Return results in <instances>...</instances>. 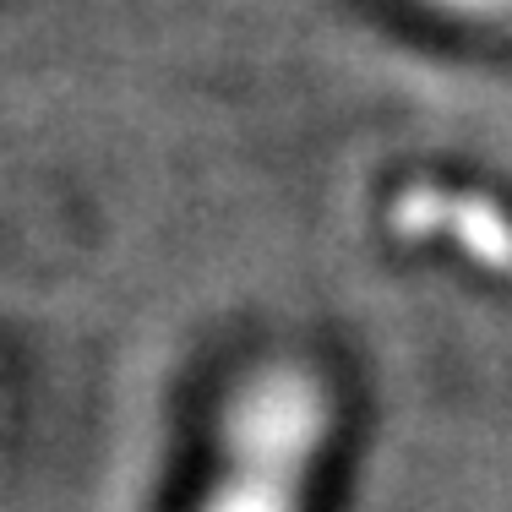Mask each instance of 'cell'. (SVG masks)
<instances>
[{"instance_id":"obj_2","label":"cell","mask_w":512,"mask_h":512,"mask_svg":"<svg viewBox=\"0 0 512 512\" xmlns=\"http://www.w3.org/2000/svg\"><path fill=\"white\" fill-rule=\"evenodd\" d=\"M420 229H453L463 240V251L480 256L491 267L512 262V218H502L491 202H474V197H436V191H420Z\"/></svg>"},{"instance_id":"obj_1","label":"cell","mask_w":512,"mask_h":512,"mask_svg":"<svg viewBox=\"0 0 512 512\" xmlns=\"http://www.w3.org/2000/svg\"><path fill=\"white\" fill-rule=\"evenodd\" d=\"M327 431V387L300 365H262L229 398L224 474L207 491L202 512H306Z\"/></svg>"},{"instance_id":"obj_3","label":"cell","mask_w":512,"mask_h":512,"mask_svg":"<svg viewBox=\"0 0 512 512\" xmlns=\"http://www.w3.org/2000/svg\"><path fill=\"white\" fill-rule=\"evenodd\" d=\"M425 6L447 11V17H458V22H485V28L512 22V0H425Z\"/></svg>"}]
</instances>
